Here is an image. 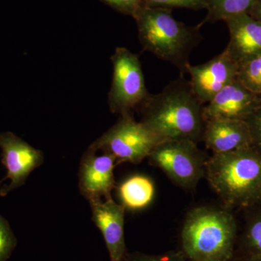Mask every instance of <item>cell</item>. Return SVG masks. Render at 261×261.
Here are the masks:
<instances>
[{"label": "cell", "mask_w": 261, "mask_h": 261, "mask_svg": "<svg viewBox=\"0 0 261 261\" xmlns=\"http://www.w3.org/2000/svg\"><path fill=\"white\" fill-rule=\"evenodd\" d=\"M118 194L125 209L142 210L152 203L155 187L152 179L145 175H133L118 186Z\"/></svg>", "instance_id": "9a60e30c"}, {"label": "cell", "mask_w": 261, "mask_h": 261, "mask_svg": "<svg viewBox=\"0 0 261 261\" xmlns=\"http://www.w3.org/2000/svg\"><path fill=\"white\" fill-rule=\"evenodd\" d=\"M246 122L251 135L252 147L261 152V107Z\"/></svg>", "instance_id": "603a6c76"}, {"label": "cell", "mask_w": 261, "mask_h": 261, "mask_svg": "<svg viewBox=\"0 0 261 261\" xmlns=\"http://www.w3.org/2000/svg\"><path fill=\"white\" fill-rule=\"evenodd\" d=\"M204 105L181 76L157 94H149L140 108L143 123L161 142L202 140L205 121Z\"/></svg>", "instance_id": "6da1fadb"}, {"label": "cell", "mask_w": 261, "mask_h": 261, "mask_svg": "<svg viewBox=\"0 0 261 261\" xmlns=\"http://www.w3.org/2000/svg\"><path fill=\"white\" fill-rule=\"evenodd\" d=\"M183 252H171L163 255H154L135 253L128 255L127 261H187Z\"/></svg>", "instance_id": "7402d4cb"}, {"label": "cell", "mask_w": 261, "mask_h": 261, "mask_svg": "<svg viewBox=\"0 0 261 261\" xmlns=\"http://www.w3.org/2000/svg\"><path fill=\"white\" fill-rule=\"evenodd\" d=\"M208 0H144L146 8H161L172 10L185 8L193 10L207 9Z\"/></svg>", "instance_id": "d6986e66"}, {"label": "cell", "mask_w": 261, "mask_h": 261, "mask_svg": "<svg viewBox=\"0 0 261 261\" xmlns=\"http://www.w3.org/2000/svg\"><path fill=\"white\" fill-rule=\"evenodd\" d=\"M150 164L161 168L178 186L191 190L205 176L208 158L190 140L166 141L149 154Z\"/></svg>", "instance_id": "8992f818"}, {"label": "cell", "mask_w": 261, "mask_h": 261, "mask_svg": "<svg viewBox=\"0 0 261 261\" xmlns=\"http://www.w3.org/2000/svg\"><path fill=\"white\" fill-rule=\"evenodd\" d=\"M261 107V94L244 87L237 79L204 106L205 122L214 119L240 120L246 121Z\"/></svg>", "instance_id": "30bf717a"}, {"label": "cell", "mask_w": 261, "mask_h": 261, "mask_svg": "<svg viewBox=\"0 0 261 261\" xmlns=\"http://www.w3.org/2000/svg\"><path fill=\"white\" fill-rule=\"evenodd\" d=\"M247 14L250 15L252 18L261 22V0H259L256 4L252 7Z\"/></svg>", "instance_id": "cb8c5ba5"}, {"label": "cell", "mask_w": 261, "mask_h": 261, "mask_svg": "<svg viewBox=\"0 0 261 261\" xmlns=\"http://www.w3.org/2000/svg\"><path fill=\"white\" fill-rule=\"evenodd\" d=\"M92 219L100 230L109 252L111 261H123L126 257L124 239L125 207L109 197L106 200L90 202Z\"/></svg>", "instance_id": "7c38bea8"}, {"label": "cell", "mask_w": 261, "mask_h": 261, "mask_svg": "<svg viewBox=\"0 0 261 261\" xmlns=\"http://www.w3.org/2000/svg\"><path fill=\"white\" fill-rule=\"evenodd\" d=\"M0 149L2 162L7 169L6 176L0 184L7 179L10 181L0 190V196L5 197L23 186L30 173L42 164L44 156L40 150L10 132L0 133Z\"/></svg>", "instance_id": "ba28073f"}, {"label": "cell", "mask_w": 261, "mask_h": 261, "mask_svg": "<svg viewBox=\"0 0 261 261\" xmlns=\"http://www.w3.org/2000/svg\"><path fill=\"white\" fill-rule=\"evenodd\" d=\"M16 245L13 231L6 219L0 214V261H6Z\"/></svg>", "instance_id": "ffe728a7"}, {"label": "cell", "mask_w": 261, "mask_h": 261, "mask_svg": "<svg viewBox=\"0 0 261 261\" xmlns=\"http://www.w3.org/2000/svg\"><path fill=\"white\" fill-rule=\"evenodd\" d=\"M238 80L249 90L261 94V53L239 64Z\"/></svg>", "instance_id": "e0dca14e"}, {"label": "cell", "mask_w": 261, "mask_h": 261, "mask_svg": "<svg viewBox=\"0 0 261 261\" xmlns=\"http://www.w3.org/2000/svg\"><path fill=\"white\" fill-rule=\"evenodd\" d=\"M228 261H261V257L244 253L241 256L235 257L233 255V256Z\"/></svg>", "instance_id": "d4e9b609"}, {"label": "cell", "mask_w": 261, "mask_h": 261, "mask_svg": "<svg viewBox=\"0 0 261 261\" xmlns=\"http://www.w3.org/2000/svg\"><path fill=\"white\" fill-rule=\"evenodd\" d=\"M205 176L226 207L261 203V152L252 146L214 153L206 163Z\"/></svg>", "instance_id": "7a4b0ae2"}, {"label": "cell", "mask_w": 261, "mask_h": 261, "mask_svg": "<svg viewBox=\"0 0 261 261\" xmlns=\"http://www.w3.org/2000/svg\"><path fill=\"white\" fill-rule=\"evenodd\" d=\"M118 13L135 18L142 8H145L144 0H100Z\"/></svg>", "instance_id": "44dd1931"}, {"label": "cell", "mask_w": 261, "mask_h": 261, "mask_svg": "<svg viewBox=\"0 0 261 261\" xmlns=\"http://www.w3.org/2000/svg\"><path fill=\"white\" fill-rule=\"evenodd\" d=\"M259 0H208L207 14L199 27L247 14Z\"/></svg>", "instance_id": "2e32d148"}, {"label": "cell", "mask_w": 261, "mask_h": 261, "mask_svg": "<svg viewBox=\"0 0 261 261\" xmlns=\"http://www.w3.org/2000/svg\"><path fill=\"white\" fill-rule=\"evenodd\" d=\"M202 141L214 154L227 153L252 147L250 129L246 121L214 119L205 122Z\"/></svg>", "instance_id": "4fadbf2b"}, {"label": "cell", "mask_w": 261, "mask_h": 261, "mask_svg": "<svg viewBox=\"0 0 261 261\" xmlns=\"http://www.w3.org/2000/svg\"><path fill=\"white\" fill-rule=\"evenodd\" d=\"M142 49L187 73L192 51L202 40L201 27H189L173 18L172 10L145 8L135 17Z\"/></svg>", "instance_id": "3957f363"}, {"label": "cell", "mask_w": 261, "mask_h": 261, "mask_svg": "<svg viewBox=\"0 0 261 261\" xmlns=\"http://www.w3.org/2000/svg\"><path fill=\"white\" fill-rule=\"evenodd\" d=\"M89 147L81 163L80 187L82 195L89 201L111 197L115 187L114 171L116 160L111 154H98Z\"/></svg>", "instance_id": "8fae6325"}, {"label": "cell", "mask_w": 261, "mask_h": 261, "mask_svg": "<svg viewBox=\"0 0 261 261\" xmlns=\"http://www.w3.org/2000/svg\"><path fill=\"white\" fill-rule=\"evenodd\" d=\"M239 65L227 50L198 65L190 64L187 73L190 75V85L194 93L205 106L220 91L238 79Z\"/></svg>", "instance_id": "9c48e42d"}, {"label": "cell", "mask_w": 261, "mask_h": 261, "mask_svg": "<svg viewBox=\"0 0 261 261\" xmlns=\"http://www.w3.org/2000/svg\"><path fill=\"white\" fill-rule=\"evenodd\" d=\"M236 237V220L229 211L195 207L182 228V252L190 261H228L234 255Z\"/></svg>", "instance_id": "277c9868"}, {"label": "cell", "mask_w": 261, "mask_h": 261, "mask_svg": "<svg viewBox=\"0 0 261 261\" xmlns=\"http://www.w3.org/2000/svg\"><path fill=\"white\" fill-rule=\"evenodd\" d=\"M244 253L261 257V211L247 223L243 238Z\"/></svg>", "instance_id": "ac0fdd59"}, {"label": "cell", "mask_w": 261, "mask_h": 261, "mask_svg": "<svg viewBox=\"0 0 261 261\" xmlns=\"http://www.w3.org/2000/svg\"><path fill=\"white\" fill-rule=\"evenodd\" d=\"M113 73L108 94V105L113 113L132 115L140 110L149 96L140 58L125 47H117L111 57Z\"/></svg>", "instance_id": "5b68a950"}, {"label": "cell", "mask_w": 261, "mask_h": 261, "mask_svg": "<svg viewBox=\"0 0 261 261\" xmlns=\"http://www.w3.org/2000/svg\"><path fill=\"white\" fill-rule=\"evenodd\" d=\"M230 40L226 49L239 64L261 53V22L248 14L225 20Z\"/></svg>", "instance_id": "5bb4252c"}, {"label": "cell", "mask_w": 261, "mask_h": 261, "mask_svg": "<svg viewBox=\"0 0 261 261\" xmlns=\"http://www.w3.org/2000/svg\"><path fill=\"white\" fill-rule=\"evenodd\" d=\"M159 143V139L143 123L127 115L121 116L90 147L111 154L116 162L137 164L148 158Z\"/></svg>", "instance_id": "52a82bcc"}]
</instances>
